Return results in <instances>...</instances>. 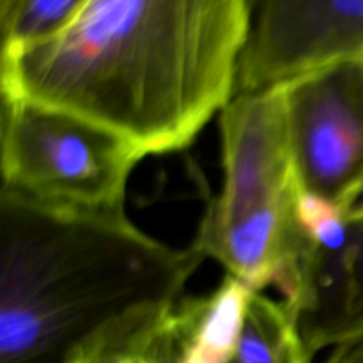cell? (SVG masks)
I'll return each mask as SVG.
<instances>
[{
  "label": "cell",
  "instance_id": "52a82bcc",
  "mask_svg": "<svg viewBox=\"0 0 363 363\" xmlns=\"http://www.w3.org/2000/svg\"><path fill=\"white\" fill-rule=\"evenodd\" d=\"M240 335V308L223 291L213 289L124 315L67 363H227Z\"/></svg>",
  "mask_w": 363,
  "mask_h": 363
},
{
  "label": "cell",
  "instance_id": "30bf717a",
  "mask_svg": "<svg viewBox=\"0 0 363 363\" xmlns=\"http://www.w3.org/2000/svg\"><path fill=\"white\" fill-rule=\"evenodd\" d=\"M87 0H0L2 53L34 46L62 30Z\"/></svg>",
  "mask_w": 363,
  "mask_h": 363
},
{
  "label": "cell",
  "instance_id": "277c9868",
  "mask_svg": "<svg viewBox=\"0 0 363 363\" xmlns=\"http://www.w3.org/2000/svg\"><path fill=\"white\" fill-rule=\"evenodd\" d=\"M144 149L71 110L2 94V190L74 213H126L128 183Z\"/></svg>",
  "mask_w": 363,
  "mask_h": 363
},
{
  "label": "cell",
  "instance_id": "6da1fadb",
  "mask_svg": "<svg viewBox=\"0 0 363 363\" xmlns=\"http://www.w3.org/2000/svg\"><path fill=\"white\" fill-rule=\"evenodd\" d=\"M245 35V0H87L55 35L2 53L0 89L170 155L234 96Z\"/></svg>",
  "mask_w": 363,
  "mask_h": 363
},
{
  "label": "cell",
  "instance_id": "8992f818",
  "mask_svg": "<svg viewBox=\"0 0 363 363\" xmlns=\"http://www.w3.org/2000/svg\"><path fill=\"white\" fill-rule=\"evenodd\" d=\"M247 35L234 94L282 87L363 59V0H245Z\"/></svg>",
  "mask_w": 363,
  "mask_h": 363
},
{
  "label": "cell",
  "instance_id": "7a4b0ae2",
  "mask_svg": "<svg viewBox=\"0 0 363 363\" xmlns=\"http://www.w3.org/2000/svg\"><path fill=\"white\" fill-rule=\"evenodd\" d=\"M206 259L126 213L45 208L0 191V363H67L121 318L183 296Z\"/></svg>",
  "mask_w": 363,
  "mask_h": 363
},
{
  "label": "cell",
  "instance_id": "ba28073f",
  "mask_svg": "<svg viewBox=\"0 0 363 363\" xmlns=\"http://www.w3.org/2000/svg\"><path fill=\"white\" fill-rule=\"evenodd\" d=\"M337 206L335 233L307 247L286 303L311 358L363 337V188Z\"/></svg>",
  "mask_w": 363,
  "mask_h": 363
},
{
  "label": "cell",
  "instance_id": "3957f363",
  "mask_svg": "<svg viewBox=\"0 0 363 363\" xmlns=\"http://www.w3.org/2000/svg\"><path fill=\"white\" fill-rule=\"evenodd\" d=\"M222 186L191 247L254 293L289 300L305 250L284 89L238 92L220 112Z\"/></svg>",
  "mask_w": 363,
  "mask_h": 363
},
{
  "label": "cell",
  "instance_id": "9c48e42d",
  "mask_svg": "<svg viewBox=\"0 0 363 363\" xmlns=\"http://www.w3.org/2000/svg\"><path fill=\"white\" fill-rule=\"evenodd\" d=\"M227 363H312L282 300L252 294L240 346Z\"/></svg>",
  "mask_w": 363,
  "mask_h": 363
},
{
  "label": "cell",
  "instance_id": "5b68a950",
  "mask_svg": "<svg viewBox=\"0 0 363 363\" xmlns=\"http://www.w3.org/2000/svg\"><path fill=\"white\" fill-rule=\"evenodd\" d=\"M300 190L342 204L363 188V59L282 85Z\"/></svg>",
  "mask_w": 363,
  "mask_h": 363
},
{
  "label": "cell",
  "instance_id": "8fae6325",
  "mask_svg": "<svg viewBox=\"0 0 363 363\" xmlns=\"http://www.w3.org/2000/svg\"><path fill=\"white\" fill-rule=\"evenodd\" d=\"M323 363H363V337L333 347Z\"/></svg>",
  "mask_w": 363,
  "mask_h": 363
}]
</instances>
